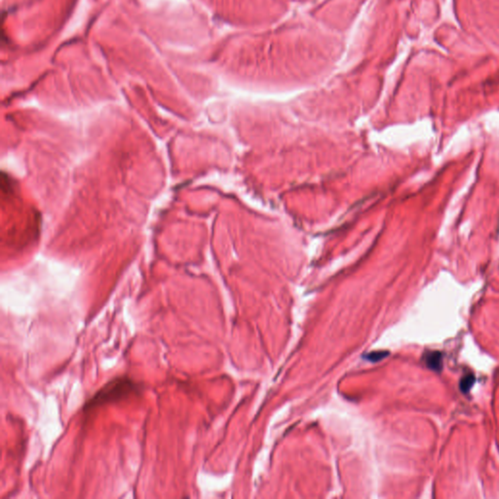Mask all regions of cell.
<instances>
[{"instance_id":"cell-4","label":"cell","mask_w":499,"mask_h":499,"mask_svg":"<svg viewBox=\"0 0 499 499\" xmlns=\"http://www.w3.org/2000/svg\"><path fill=\"white\" fill-rule=\"evenodd\" d=\"M388 355L387 352H383V351H378V352H372V353H369L365 356V359L368 360V361H373V362H376V361H379V360H382L384 357H386Z\"/></svg>"},{"instance_id":"cell-2","label":"cell","mask_w":499,"mask_h":499,"mask_svg":"<svg viewBox=\"0 0 499 499\" xmlns=\"http://www.w3.org/2000/svg\"><path fill=\"white\" fill-rule=\"evenodd\" d=\"M422 360L428 368L437 372L441 371L443 361L442 354L440 351H427L424 353Z\"/></svg>"},{"instance_id":"cell-3","label":"cell","mask_w":499,"mask_h":499,"mask_svg":"<svg viewBox=\"0 0 499 499\" xmlns=\"http://www.w3.org/2000/svg\"><path fill=\"white\" fill-rule=\"evenodd\" d=\"M474 383H475V376L472 373H467L460 379V383H459L460 390L463 393H467L472 388Z\"/></svg>"},{"instance_id":"cell-1","label":"cell","mask_w":499,"mask_h":499,"mask_svg":"<svg viewBox=\"0 0 499 499\" xmlns=\"http://www.w3.org/2000/svg\"><path fill=\"white\" fill-rule=\"evenodd\" d=\"M140 390V384L128 376H119L107 382L84 405L85 411L126 399Z\"/></svg>"}]
</instances>
